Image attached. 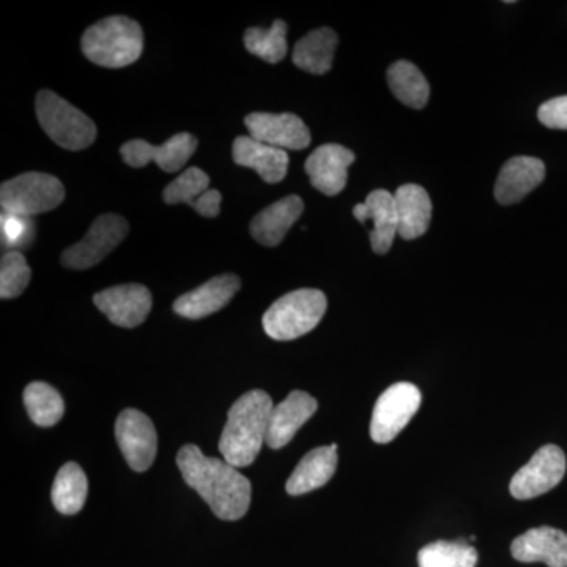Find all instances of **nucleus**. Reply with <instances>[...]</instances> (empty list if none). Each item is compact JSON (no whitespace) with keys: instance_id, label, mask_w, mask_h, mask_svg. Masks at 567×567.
Returning <instances> with one entry per match:
<instances>
[{"instance_id":"27","label":"nucleus","mask_w":567,"mask_h":567,"mask_svg":"<svg viewBox=\"0 0 567 567\" xmlns=\"http://www.w3.org/2000/svg\"><path fill=\"white\" fill-rule=\"evenodd\" d=\"M24 406L33 423L40 427H52L62 420L65 402L55 388L43 382H33L25 386Z\"/></svg>"},{"instance_id":"33","label":"nucleus","mask_w":567,"mask_h":567,"mask_svg":"<svg viewBox=\"0 0 567 567\" xmlns=\"http://www.w3.org/2000/svg\"><path fill=\"white\" fill-rule=\"evenodd\" d=\"M3 234H6V240L10 245H20L24 241L25 235H28L29 219L18 218V216H11L3 213Z\"/></svg>"},{"instance_id":"11","label":"nucleus","mask_w":567,"mask_h":567,"mask_svg":"<svg viewBox=\"0 0 567 567\" xmlns=\"http://www.w3.org/2000/svg\"><path fill=\"white\" fill-rule=\"evenodd\" d=\"M197 151V140L189 133H178L164 142L163 145H153L151 142L133 140L122 145L123 162L132 167H144L148 163H156L164 173H177Z\"/></svg>"},{"instance_id":"26","label":"nucleus","mask_w":567,"mask_h":567,"mask_svg":"<svg viewBox=\"0 0 567 567\" xmlns=\"http://www.w3.org/2000/svg\"><path fill=\"white\" fill-rule=\"evenodd\" d=\"M388 85L399 102L413 110H423L429 102L431 87L424 74L412 62L399 61L388 69Z\"/></svg>"},{"instance_id":"18","label":"nucleus","mask_w":567,"mask_h":567,"mask_svg":"<svg viewBox=\"0 0 567 567\" xmlns=\"http://www.w3.org/2000/svg\"><path fill=\"white\" fill-rule=\"evenodd\" d=\"M353 216L360 223L371 219L374 230L371 233L372 251L386 254L398 235V210L394 194L386 189H375L365 197L364 204L354 205Z\"/></svg>"},{"instance_id":"9","label":"nucleus","mask_w":567,"mask_h":567,"mask_svg":"<svg viewBox=\"0 0 567 567\" xmlns=\"http://www.w3.org/2000/svg\"><path fill=\"white\" fill-rule=\"evenodd\" d=\"M566 454L557 445H546L536 451L527 465L513 476L511 495L516 499H532L550 492L566 475Z\"/></svg>"},{"instance_id":"3","label":"nucleus","mask_w":567,"mask_h":567,"mask_svg":"<svg viewBox=\"0 0 567 567\" xmlns=\"http://www.w3.org/2000/svg\"><path fill=\"white\" fill-rule=\"evenodd\" d=\"M82 52L89 61L104 69H123L141 58L144 33L136 21L111 17L96 22L82 35Z\"/></svg>"},{"instance_id":"16","label":"nucleus","mask_w":567,"mask_h":567,"mask_svg":"<svg viewBox=\"0 0 567 567\" xmlns=\"http://www.w3.org/2000/svg\"><path fill=\"white\" fill-rule=\"evenodd\" d=\"M317 406L319 405L311 394L305 391H292L271 412L270 427H268L265 443L271 450H281L289 445L297 432L315 416Z\"/></svg>"},{"instance_id":"12","label":"nucleus","mask_w":567,"mask_h":567,"mask_svg":"<svg viewBox=\"0 0 567 567\" xmlns=\"http://www.w3.org/2000/svg\"><path fill=\"white\" fill-rule=\"evenodd\" d=\"M246 128L252 140L281 151H303L311 144V132L298 115L252 112L246 115Z\"/></svg>"},{"instance_id":"5","label":"nucleus","mask_w":567,"mask_h":567,"mask_svg":"<svg viewBox=\"0 0 567 567\" xmlns=\"http://www.w3.org/2000/svg\"><path fill=\"white\" fill-rule=\"evenodd\" d=\"M41 128L59 147L78 152L91 147L96 140V126L89 115L51 91H41L35 102Z\"/></svg>"},{"instance_id":"28","label":"nucleus","mask_w":567,"mask_h":567,"mask_svg":"<svg viewBox=\"0 0 567 567\" xmlns=\"http://www.w3.org/2000/svg\"><path fill=\"white\" fill-rule=\"evenodd\" d=\"M476 548L464 539L435 540L421 548L417 554L420 567H476Z\"/></svg>"},{"instance_id":"4","label":"nucleus","mask_w":567,"mask_h":567,"mask_svg":"<svg viewBox=\"0 0 567 567\" xmlns=\"http://www.w3.org/2000/svg\"><path fill=\"white\" fill-rule=\"evenodd\" d=\"M327 297L317 289L284 295L265 312V333L275 341H293L315 330L327 312Z\"/></svg>"},{"instance_id":"6","label":"nucleus","mask_w":567,"mask_h":567,"mask_svg":"<svg viewBox=\"0 0 567 567\" xmlns=\"http://www.w3.org/2000/svg\"><path fill=\"white\" fill-rule=\"evenodd\" d=\"M65 199V188L58 177L43 173L18 175L0 188V205L6 215L32 218L54 210Z\"/></svg>"},{"instance_id":"24","label":"nucleus","mask_w":567,"mask_h":567,"mask_svg":"<svg viewBox=\"0 0 567 567\" xmlns=\"http://www.w3.org/2000/svg\"><path fill=\"white\" fill-rule=\"evenodd\" d=\"M338 35L331 29L322 28L309 32L293 48L292 61L300 70L311 74H324L331 70Z\"/></svg>"},{"instance_id":"32","label":"nucleus","mask_w":567,"mask_h":567,"mask_svg":"<svg viewBox=\"0 0 567 567\" xmlns=\"http://www.w3.org/2000/svg\"><path fill=\"white\" fill-rule=\"evenodd\" d=\"M540 123L551 130H567V95L548 100L537 111Z\"/></svg>"},{"instance_id":"20","label":"nucleus","mask_w":567,"mask_h":567,"mask_svg":"<svg viewBox=\"0 0 567 567\" xmlns=\"http://www.w3.org/2000/svg\"><path fill=\"white\" fill-rule=\"evenodd\" d=\"M233 156L238 166L256 171L265 183L271 185L282 182L289 169V155L286 151L252 140L251 136H238L234 141Z\"/></svg>"},{"instance_id":"34","label":"nucleus","mask_w":567,"mask_h":567,"mask_svg":"<svg viewBox=\"0 0 567 567\" xmlns=\"http://www.w3.org/2000/svg\"><path fill=\"white\" fill-rule=\"evenodd\" d=\"M221 193L216 192V189H208L200 199L196 200L192 208L199 213L200 216H204V218H216L219 215V210H221L219 208L221 207Z\"/></svg>"},{"instance_id":"21","label":"nucleus","mask_w":567,"mask_h":567,"mask_svg":"<svg viewBox=\"0 0 567 567\" xmlns=\"http://www.w3.org/2000/svg\"><path fill=\"white\" fill-rule=\"evenodd\" d=\"M303 210V200L298 196L284 197L270 207L264 208L259 215L254 216L249 226L254 240L267 248L281 245L290 227L300 219Z\"/></svg>"},{"instance_id":"29","label":"nucleus","mask_w":567,"mask_h":567,"mask_svg":"<svg viewBox=\"0 0 567 567\" xmlns=\"http://www.w3.org/2000/svg\"><path fill=\"white\" fill-rule=\"evenodd\" d=\"M246 50L268 63L281 62L287 54V24L276 20L271 28H251L245 32Z\"/></svg>"},{"instance_id":"30","label":"nucleus","mask_w":567,"mask_h":567,"mask_svg":"<svg viewBox=\"0 0 567 567\" xmlns=\"http://www.w3.org/2000/svg\"><path fill=\"white\" fill-rule=\"evenodd\" d=\"M210 189V177L199 167H189L166 186L163 197L169 205L188 204L193 207L197 199Z\"/></svg>"},{"instance_id":"8","label":"nucleus","mask_w":567,"mask_h":567,"mask_svg":"<svg viewBox=\"0 0 567 567\" xmlns=\"http://www.w3.org/2000/svg\"><path fill=\"white\" fill-rule=\"evenodd\" d=\"M130 224L121 215L107 213L92 223L80 244L70 246L62 254L63 267L70 270H87L102 262L128 235Z\"/></svg>"},{"instance_id":"17","label":"nucleus","mask_w":567,"mask_h":567,"mask_svg":"<svg viewBox=\"0 0 567 567\" xmlns=\"http://www.w3.org/2000/svg\"><path fill=\"white\" fill-rule=\"evenodd\" d=\"M511 554L520 563H546L548 567H567V535L561 529L537 527L514 539Z\"/></svg>"},{"instance_id":"22","label":"nucleus","mask_w":567,"mask_h":567,"mask_svg":"<svg viewBox=\"0 0 567 567\" xmlns=\"http://www.w3.org/2000/svg\"><path fill=\"white\" fill-rule=\"evenodd\" d=\"M398 210V234L404 240H415L427 233L432 218V203L423 186L406 183L394 194Z\"/></svg>"},{"instance_id":"7","label":"nucleus","mask_w":567,"mask_h":567,"mask_svg":"<svg viewBox=\"0 0 567 567\" xmlns=\"http://www.w3.org/2000/svg\"><path fill=\"white\" fill-rule=\"evenodd\" d=\"M423 395L413 383H394L377 399L371 420V439L379 445L393 442L420 410Z\"/></svg>"},{"instance_id":"10","label":"nucleus","mask_w":567,"mask_h":567,"mask_svg":"<svg viewBox=\"0 0 567 567\" xmlns=\"http://www.w3.org/2000/svg\"><path fill=\"white\" fill-rule=\"evenodd\" d=\"M115 439L130 468L147 472L158 451V436L151 417L136 409L123 410L115 421Z\"/></svg>"},{"instance_id":"25","label":"nucleus","mask_w":567,"mask_h":567,"mask_svg":"<svg viewBox=\"0 0 567 567\" xmlns=\"http://www.w3.org/2000/svg\"><path fill=\"white\" fill-rule=\"evenodd\" d=\"M89 483L84 470L74 462H69L59 470L52 484V505L63 516H74L80 513L87 499Z\"/></svg>"},{"instance_id":"31","label":"nucleus","mask_w":567,"mask_h":567,"mask_svg":"<svg viewBox=\"0 0 567 567\" xmlns=\"http://www.w3.org/2000/svg\"><path fill=\"white\" fill-rule=\"evenodd\" d=\"M31 278V267L24 254L20 251L3 254L0 262V298L2 300L20 297L28 289Z\"/></svg>"},{"instance_id":"1","label":"nucleus","mask_w":567,"mask_h":567,"mask_svg":"<svg viewBox=\"0 0 567 567\" xmlns=\"http://www.w3.org/2000/svg\"><path fill=\"white\" fill-rule=\"evenodd\" d=\"M177 465L185 483L194 488L221 520H240L251 505V483L224 458L204 456L196 445L183 446Z\"/></svg>"},{"instance_id":"2","label":"nucleus","mask_w":567,"mask_h":567,"mask_svg":"<svg viewBox=\"0 0 567 567\" xmlns=\"http://www.w3.org/2000/svg\"><path fill=\"white\" fill-rule=\"evenodd\" d=\"M274 409V401L262 390L249 391L230 406L219 440L224 461L235 468H245L256 461L267 442Z\"/></svg>"},{"instance_id":"23","label":"nucleus","mask_w":567,"mask_h":567,"mask_svg":"<svg viewBox=\"0 0 567 567\" xmlns=\"http://www.w3.org/2000/svg\"><path fill=\"white\" fill-rule=\"evenodd\" d=\"M336 468H338V445L320 446L309 451L287 481V494L305 495L323 487L334 476Z\"/></svg>"},{"instance_id":"13","label":"nucleus","mask_w":567,"mask_h":567,"mask_svg":"<svg viewBox=\"0 0 567 567\" xmlns=\"http://www.w3.org/2000/svg\"><path fill=\"white\" fill-rule=\"evenodd\" d=\"M93 303L112 323L122 328H136L151 315V290L141 284H123L95 293Z\"/></svg>"},{"instance_id":"15","label":"nucleus","mask_w":567,"mask_h":567,"mask_svg":"<svg viewBox=\"0 0 567 567\" xmlns=\"http://www.w3.org/2000/svg\"><path fill=\"white\" fill-rule=\"evenodd\" d=\"M241 281L235 275H221L210 279L175 300L174 311L185 319L199 320L221 311L240 290Z\"/></svg>"},{"instance_id":"14","label":"nucleus","mask_w":567,"mask_h":567,"mask_svg":"<svg viewBox=\"0 0 567 567\" xmlns=\"http://www.w3.org/2000/svg\"><path fill=\"white\" fill-rule=\"evenodd\" d=\"M354 162V153L339 144L320 145L306 159L305 171L312 186L324 196H338L344 192L349 167Z\"/></svg>"},{"instance_id":"19","label":"nucleus","mask_w":567,"mask_h":567,"mask_svg":"<svg viewBox=\"0 0 567 567\" xmlns=\"http://www.w3.org/2000/svg\"><path fill=\"white\" fill-rule=\"evenodd\" d=\"M546 178V164L532 156H516L499 171L495 183V199L502 205L520 203Z\"/></svg>"}]
</instances>
